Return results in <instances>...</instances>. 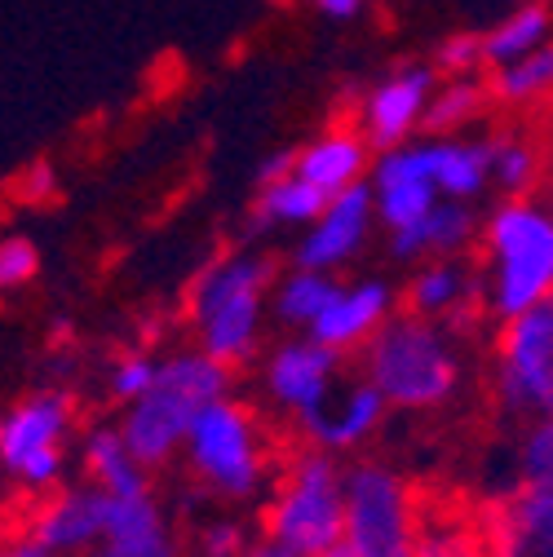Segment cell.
<instances>
[{
	"mask_svg": "<svg viewBox=\"0 0 553 557\" xmlns=\"http://www.w3.org/2000/svg\"><path fill=\"white\" fill-rule=\"evenodd\" d=\"M274 274L261 252H222L195 274L186 293V323L204 355L226 368H244L266 355L261 336L270 319Z\"/></svg>",
	"mask_w": 553,
	"mask_h": 557,
	"instance_id": "6da1fadb",
	"label": "cell"
},
{
	"mask_svg": "<svg viewBox=\"0 0 553 557\" xmlns=\"http://www.w3.org/2000/svg\"><path fill=\"white\" fill-rule=\"evenodd\" d=\"M482 310L501 323L553 301V208L501 199L482 218Z\"/></svg>",
	"mask_w": 553,
	"mask_h": 557,
	"instance_id": "7a4b0ae2",
	"label": "cell"
},
{
	"mask_svg": "<svg viewBox=\"0 0 553 557\" xmlns=\"http://www.w3.org/2000/svg\"><path fill=\"white\" fill-rule=\"evenodd\" d=\"M359 372L398 411H434L465 381V355L452 323L398 310L359 355Z\"/></svg>",
	"mask_w": 553,
	"mask_h": 557,
	"instance_id": "3957f363",
	"label": "cell"
},
{
	"mask_svg": "<svg viewBox=\"0 0 553 557\" xmlns=\"http://www.w3.org/2000/svg\"><path fill=\"white\" fill-rule=\"evenodd\" d=\"M182 460H186V473L199 482V492H209L222 505L266 500L284 473L261 416L231 394L195 416Z\"/></svg>",
	"mask_w": 553,
	"mask_h": 557,
	"instance_id": "277c9868",
	"label": "cell"
},
{
	"mask_svg": "<svg viewBox=\"0 0 553 557\" xmlns=\"http://www.w3.org/2000/svg\"><path fill=\"white\" fill-rule=\"evenodd\" d=\"M226 394H231V368L226 363L204 355L199 345L173 350L160 363V381L151 385V394H143L137 403L124 407L120 430H124L137 460L147 469H160L173 456H182L195 416Z\"/></svg>",
	"mask_w": 553,
	"mask_h": 557,
	"instance_id": "5b68a950",
	"label": "cell"
},
{
	"mask_svg": "<svg viewBox=\"0 0 553 557\" xmlns=\"http://www.w3.org/2000/svg\"><path fill=\"white\" fill-rule=\"evenodd\" d=\"M261 535L302 557H323L345 540V469L332 451H297L261 505Z\"/></svg>",
	"mask_w": 553,
	"mask_h": 557,
	"instance_id": "8992f818",
	"label": "cell"
},
{
	"mask_svg": "<svg viewBox=\"0 0 553 557\" xmlns=\"http://www.w3.org/2000/svg\"><path fill=\"white\" fill-rule=\"evenodd\" d=\"M76 447V403L62 389H32L0 416V469L23 496L40 500L66 486Z\"/></svg>",
	"mask_w": 553,
	"mask_h": 557,
	"instance_id": "52a82bcc",
	"label": "cell"
},
{
	"mask_svg": "<svg viewBox=\"0 0 553 557\" xmlns=\"http://www.w3.org/2000/svg\"><path fill=\"white\" fill-rule=\"evenodd\" d=\"M421 509L411 486L377 460L345 469V544L355 557H417Z\"/></svg>",
	"mask_w": 553,
	"mask_h": 557,
	"instance_id": "ba28073f",
	"label": "cell"
},
{
	"mask_svg": "<svg viewBox=\"0 0 553 557\" xmlns=\"http://www.w3.org/2000/svg\"><path fill=\"white\" fill-rule=\"evenodd\" d=\"M496 398L527 425L553 421V301L501 323Z\"/></svg>",
	"mask_w": 553,
	"mask_h": 557,
	"instance_id": "9c48e42d",
	"label": "cell"
},
{
	"mask_svg": "<svg viewBox=\"0 0 553 557\" xmlns=\"http://www.w3.org/2000/svg\"><path fill=\"white\" fill-rule=\"evenodd\" d=\"M341 368H345V355L328 350L310 332H293L261 355V394L302 425L341 385L345 376Z\"/></svg>",
	"mask_w": 553,
	"mask_h": 557,
	"instance_id": "30bf717a",
	"label": "cell"
},
{
	"mask_svg": "<svg viewBox=\"0 0 553 557\" xmlns=\"http://www.w3.org/2000/svg\"><path fill=\"white\" fill-rule=\"evenodd\" d=\"M439 94V72L426 62H407L394 66L390 76H381L364 102H359V128L372 143V151H394L417 143V133H426L430 124V107Z\"/></svg>",
	"mask_w": 553,
	"mask_h": 557,
	"instance_id": "8fae6325",
	"label": "cell"
},
{
	"mask_svg": "<svg viewBox=\"0 0 553 557\" xmlns=\"http://www.w3.org/2000/svg\"><path fill=\"white\" fill-rule=\"evenodd\" d=\"M377 226H381V218H377V199H372L368 182L345 190V195H332L328 208L319 213V222L302 231V239L293 248V265L336 274L368 248Z\"/></svg>",
	"mask_w": 553,
	"mask_h": 557,
	"instance_id": "7c38bea8",
	"label": "cell"
},
{
	"mask_svg": "<svg viewBox=\"0 0 553 557\" xmlns=\"http://www.w3.org/2000/svg\"><path fill=\"white\" fill-rule=\"evenodd\" d=\"M111 496H102L98 486H62L53 496H40L27 513V535L45 544L58 557H89L107 531Z\"/></svg>",
	"mask_w": 553,
	"mask_h": 557,
	"instance_id": "4fadbf2b",
	"label": "cell"
},
{
	"mask_svg": "<svg viewBox=\"0 0 553 557\" xmlns=\"http://www.w3.org/2000/svg\"><path fill=\"white\" fill-rule=\"evenodd\" d=\"M385 411H390L385 394L364 372H355V376H341V385L328 394V403L315 416H306L302 434L310 438V447H323L332 456L355 451L377 438V430L385 425Z\"/></svg>",
	"mask_w": 553,
	"mask_h": 557,
	"instance_id": "5bb4252c",
	"label": "cell"
},
{
	"mask_svg": "<svg viewBox=\"0 0 553 557\" xmlns=\"http://www.w3.org/2000/svg\"><path fill=\"white\" fill-rule=\"evenodd\" d=\"M394 288L385 278H351V284H336L328 310L319 314V323L310 327L315 341H323L336 355H364V345L398 314L394 310Z\"/></svg>",
	"mask_w": 553,
	"mask_h": 557,
	"instance_id": "9a60e30c",
	"label": "cell"
},
{
	"mask_svg": "<svg viewBox=\"0 0 553 557\" xmlns=\"http://www.w3.org/2000/svg\"><path fill=\"white\" fill-rule=\"evenodd\" d=\"M403 310L434 323H456L482 310V270L469 257H430L411 265L403 284Z\"/></svg>",
	"mask_w": 553,
	"mask_h": 557,
	"instance_id": "2e32d148",
	"label": "cell"
},
{
	"mask_svg": "<svg viewBox=\"0 0 553 557\" xmlns=\"http://www.w3.org/2000/svg\"><path fill=\"white\" fill-rule=\"evenodd\" d=\"M417 151L426 173L434 177L443 199L478 203L492 186V137H465V133H426L417 137Z\"/></svg>",
	"mask_w": 553,
	"mask_h": 557,
	"instance_id": "e0dca14e",
	"label": "cell"
},
{
	"mask_svg": "<svg viewBox=\"0 0 553 557\" xmlns=\"http://www.w3.org/2000/svg\"><path fill=\"white\" fill-rule=\"evenodd\" d=\"M372 164H377V151L364 137V128H323L302 151H293V173L306 177L328 199L364 186L372 177Z\"/></svg>",
	"mask_w": 553,
	"mask_h": 557,
	"instance_id": "ac0fdd59",
	"label": "cell"
},
{
	"mask_svg": "<svg viewBox=\"0 0 553 557\" xmlns=\"http://www.w3.org/2000/svg\"><path fill=\"white\" fill-rule=\"evenodd\" d=\"M89 557H177V531L151 492L111 500L107 531Z\"/></svg>",
	"mask_w": 553,
	"mask_h": 557,
	"instance_id": "d6986e66",
	"label": "cell"
},
{
	"mask_svg": "<svg viewBox=\"0 0 553 557\" xmlns=\"http://www.w3.org/2000/svg\"><path fill=\"white\" fill-rule=\"evenodd\" d=\"M81 469H85V482L98 486L102 496L111 500H133V496H147L151 492V469L133 456L128 438L120 425H94L81 434Z\"/></svg>",
	"mask_w": 553,
	"mask_h": 557,
	"instance_id": "ffe728a7",
	"label": "cell"
},
{
	"mask_svg": "<svg viewBox=\"0 0 553 557\" xmlns=\"http://www.w3.org/2000/svg\"><path fill=\"white\" fill-rule=\"evenodd\" d=\"M478 239H482L478 208L460 203V199H443L421 226H411L407 235H394L390 252L407 265H421L430 257H469V248Z\"/></svg>",
	"mask_w": 553,
	"mask_h": 557,
	"instance_id": "44dd1931",
	"label": "cell"
},
{
	"mask_svg": "<svg viewBox=\"0 0 553 557\" xmlns=\"http://www.w3.org/2000/svg\"><path fill=\"white\" fill-rule=\"evenodd\" d=\"M488 535L496 557H553V492L523 486L492 513Z\"/></svg>",
	"mask_w": 553,
	"mask_h": 557,
	"instance_id": "7402d4cb",
	"label": "cell"
},
{
	"mask_svg": "<svg viewBox=\"0 0 553 557\" xmlns=\"http://www.w3.org/2000/svg\"><path fill=\"white\" fill-rule=\"evenodd\" d=\"M553 45V5L549 0H523L505 18H496L488 32H482V53H488V66L501 72L509 62H523L540 49Z\"/></svg>",
	"mask_w": 553,
	"mask_h": 557,
	"instance_id": "603a6c76",
	"label": "cell"
},
{
	"mask_svg": "<svg viewBox=\"0 0 553 557\" xmlns=\"http://www.w3.org/2000/svg\"><path fill=\"white\" fill-rule=\"evenodd\" d=\"M323 208H328V195L288 169L280 177L261 182V190L253 199V226L257 231H306L319 222Z\"/></svg>",
	"mask_w": 553,
	"mask_h": 557,
	"instance_id": "cb8c5ba5",
	"label": "cell"
},
{
	"mask_svg": "<svg viewBox=\"0 0 553 557\" xmlns=\"http://www.w3.org/2000/svg\"><path fill=\"white\" fill-rule=\"evenodd\" d=\"M332 293H336V278H332V274L293 265L288 274L274 278L270 314H274V323L288 327V332H310V327L319 323V314L328 310Z\"/></svg>",
	"mask_w": 553,
	"mask_h": 557,
	"instance_id": "d4e9b609",
	"label": "cell"
},
{
	"mask_svg": "<svg viewBox=\"0 0 553 557\" xmlns=\"http://www.w3.org/2000/svg\"><path fill=\"white\" fill-rule=\"evenodd\" d=\"M417 557H496L488 522H474L460 513H430L421 522Z\"/></svg>",
	"mask_w": 553,
	"mask_h": 557,
	"instance_id": "484cf974",
	"label": "cell"
},
{
	"mask_svg": "<svg viewBox=\"0 0 553 557\" xmlns=\"http://www.w3.org/2000/svg\"><path fill=\"white\" fill-rule=\"evenodd\" d=\"M536 177H540V156L523 133L492 137V186L505 199H531Z\"/></svg>",
	"mask_w": 553,
	"mask_h": 557,
	"instance_id": "4316f807",
	"label": "cell"
},
{
	"mask_svg": "<svg viewBox=\"0 0 553 557\" xmlns=\"http://www.w3.org/2000/svg\"><path fill=\"white\" fill-rule=\"evenodd\" d=\"M549 94H553V45L492 72V98L501 107H527V102H540Z\"/></svg>",
	"mask_w": 553,
	"mask_h": 557,
	"instance_id": "83f0119b",
	"label": "cell"
},
{
	"mask_svg": "<svg viewBox=\"0 0 553 557\" xmlns=\"http://www.w3.org/2000/svg\"><path fill=\"white\" fill-rule=\"evenodd\" d=\"M482 102H488V85H482L478 76L439 85L434 107H430V124H426V133H460V128H465V124H469V120L482 111Z\"/></svg>",
	"mask_w": 553,
	"mask_h": 557,
	"instance_id": "f1b7e54d",
	"label": "cell"
},
{
	"mask_svg": "<svg viewBox=\"0 0 553 557\" xmlns=\"http://www.w3.org/2000/svg\"><path fill=\"white\" fill-rule=\"evenodd\" d=\"M160 363H164V359H156V355H147V350L120 355V359L111 363V372H107V394H111L120 407L137 403L143 394H151V385L160 381Z\"/></svg>",
	"mask_w": 553,
	"mask_h": 557,
	"instance_id": "f546056e",
	"label": "cell"
},
{
	"mask_svg": "<svg viewBox=\"0 0 553 557\" xmlns=\"http://www.w3.org/2000/svg\"><path fill=\"white\" fill-rule=\"evenodd\" d=\"M518 482L527 492H553V421L527 425L518 443Z\"/></svg>",
	"mask_w": 553,
	"mask_h": 557,
	"instance_id": "4dcf8cb0",
	"label": "cell"
},
{
	"mask_svg": "<svg viewBox=\"0 0 553 557\" xmlns=\"http://www.w3.org/2000/svg\"><path fill=\"white\" fill-rule=\"evenodd\" d=\"M434 72L447 81H469L478 72H488V53H482V32H456L439 45L434 53Z\"/></svg>",
	"mask_w": 553,
	"mask_h": 557,
	"instance_id": "1f68e13d",
	"label": "cell"
},
{
	"mask_svg": "<svg viewBox=\"0 0 553 557\" xmlns=\"http://www.w3.org/2000/svg\"><path fill=\"white\" fill-rule=\"evenodd\" d=\"M36 274H40V248H36V239L10 231L5 239H0V288L19 293V288L32 284Z\"/></svg>",
	"mask_w": 553,
	"mask_h": 557,
	"instance_id": "d6a6232c",
	"label": "cell"
},
{
	"mask_svg": "<svg viewBox=\"0 0 553 557\" xmlns=\"http://www.w3.org/2000/svg\"><path fill=\"white\" fill-rule=\"evenodd\" d=\"M257 535H248V527L239 518H213L199 527V553L204 557H244L253 548Z\"/></svg>",
	"mask_w": 553,
	"mask_h": 557,
	"instance_id": "836d02e7",
	"label": "cell"
},
{
	"mask_svg": "<svg viewBox=\"0 0 553 557\" xmlns=\"http://www.w3.org/2000/svg\"><path fill=\"white\" fill-rule=\"evenodd\" d=\"M19 190L27 203H53L58 199V173L49 164H32L23 177H19Z\"/></svg>",
	"mask_w": 553,
	"mask_h": 557,
	"instance_id": "e575fe53",
	"label": "cell"
},
{
	"mask_svg": "<svg viewBox=\"0 0 553 557\" xmlns=\"http://www.w3.org/2000/svg\"><path fill=\"white\" fill-rule=\"evenodd\" d=\"M310 10L328 23H355L368 10V0H310Z\"/></svg>",
	"mask_w": 553,
	"mask_h": 557,
	"instance_id": "d590c367",
	"label": "cell"
},
{
	"mask_svg": "<svg viewBox=\"0 0 553 557\" xmlns=\"http://www.w3.org/2000/svg\"><path fill=\"white\" fill-rule=\"evenodd\" d=\"M244 557H302V553H293L288 544H280V540H270V535H257V540H253V548H248Z\"/></svg>",
	"mask_w": 553,
	"mask_h": 557,
	"instance_id": "8d00e7d4",
	"label": "cell"
},
{
	"mask_svg": "<svg viewBox=\"0 0 553 557\" xmlns=\"http://www.w3.org/2000/svg\"><path fill=\"white\" fill-rule=\"evenodd\" d=\"M0 557H58V553H49V548H45V544H36L32 535H23V540H10Z\"/></svg>",
	"mask_w": 553,
	"mask_h": 557,
	"instance_id": "74e56055",
	"label": "cell"
},
{
	"mask_svg": "<svg viewBox=\"0 0 553 557\" xmlns=\"http://www.w3.org/2000/svg\"><path fill=\"white\" fill-rule=\"evenodd\" d=\"M323 557H355V548H351V544H345V540H341V544H336V548H328Z\"/></svg>",
	"mask_w": 553,
	"mask_h": 557,
	"instance_id": "f35d334b",
	"label": "cell"
}]
</instances>
